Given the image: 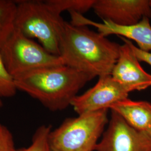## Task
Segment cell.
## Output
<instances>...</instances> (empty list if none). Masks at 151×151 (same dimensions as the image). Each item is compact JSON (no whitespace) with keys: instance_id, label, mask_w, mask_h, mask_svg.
Listing matches in <instances>:
<instances>
[{"instance_id":"obj_1","label":"cell","mask_w":151,"mask_h":151,"mask_svg":"<svg viewBox=\"0 0 151 151\" xmlns=\"http://www.w3.org/2000/svg\"><path fill=\"white\" fill-rule=\"evenodd\" d=\"M120 45L85 25L65 21L60 42L63 65L92 76L110 75L119 57Z\"/></svg>"},{"instance_id":"obj_2","label":"cell","mask_w":151,"mask_h":151,"mask_svg":"<svg viewBox=\"0 0 151 151\" xmlns=\"http://www.w3.org/2000/svg\"><path fill=\"white\" fill-rule=\"evenodd\" d=\"M93 76L62 65L39 68L14 78L17 90L37 99L52 111L70 106L77 93Z\"/></svg>"},{"instance_id":"obj_3","label":"cell","mask_w":151,"mask_h":151,"mask_svg":"<svg viewBox=\"0 0 151 151\" xmlns=\"http://www.w3.org/2000/svg\"><path fill=\"white\" fill-rule=\"evenodd\" d=\"M14 27L27 38H35L49 53L60 56L65 21L46 1H17Z\"/></svg>"},{"instance_id":"obj_4","label":"cell","mask_w":151,"mask_h":151,"mask_svg":"<svg viewBox=\"0 0 151 151\" xmlns=\"http://www.w3.org/2000/svg\"><path fill=\"white\" fill-rule=\"evenodd\" d=\"M108 110L65 119L49 133L51 151H95L109 123Z\"/></svg>"},{"instance_id":"obj_5","label":"cell","mask_w":151,"mask_h":151,"mask_svg":"<svg viewBox=\"0 0 151 151\" xmlns=\"http://www.w3.org/2000/svg\"><path fill=\"white\" fill-rule=\"evenodd\" d=\"M0 54L14 78L39 68L63 65L60 56L49 53L15 28L0 47Z\"/></svg>"},{"instance_id":"obj_6","label":"cell","mask_w":151,"mask_h":151,"mask_svg":"<svg viewBox=\"0 0 151 151\" xmlns=\"http://www.w3.org/2000/svg\"><path fill=\"white\" fill-rule=\"evenodd\" d=\"M95 151H151V139L146 133L133 128L111 110L108 128Z\"/></svg>"},{"instance_id":"obj_7","label":"cell","mask_w":151,"mask_h":151,"mask_svg":"<svg viewBox=\"0 0 151 151\" xmlns=\"http://www.w3.org/2000/svg\"><path fill=\"white\" fill-rule=\"evenodd\" d=\"M128 93L111 76H103L94 86L76 96L70 106L78 115L110 109L114 104L127 99Z\"/></svg>"},{"instance_id":"obj_8","label":"cell","mask_w":151,"mask_h":151,"mask_svg":"<svg viewBox=\"0 0 151 151\" xmlns=\"http://www.w3.org/2000/svg\"><path fill=\"white\" fill-rule=\"evenodd\" d=\"M103 21L121 27L137 24L144 18H151L148 0H95L92 8Z\"/></svg>"},{"instance_id":"obj_9","label":"cell","mask_w":151,"mask_h":151,"mask_svg":"<svg viewBox=\"0 0 151 151\" xmlns=\"http://www.w3.org/2000/svg\"><path fill=\"white\" fill-rule=\"evenodd\" d=\"M120 45L119 57L110 75L129 93L151 86V75L140 65L139 60L124 39Z\"/></svg>"},{"instance_id":"obj_10","label":"cell","mask_w":151,"mask_h":151,"mask_svg":"<svg viewBox=\"0 0 151 151\" xmlns=\"http://www.w3.org/2000/svg\"><path fill=\"white\" fill-rule=\"evenodd\" d=\"M70 14L71 17L70 23L73 25H90L97 28L98 32L106 37L110 35H118L122 38L135 41L138 48L143 51H151V25L148 17H144L135 25L121 27L106 21H103V22H93L75 12Z\"/></svg>"},{"instance_id":"obj_11","label":"cell","mask_w":151,"mask_h":151,"mask_svg":"<svg viewBox=\"0 0 151 151\" xmlns=\"http://www.w3.org/2000/svg\"><path fill=\"white\" fill-rule=\"evenodd\" d=\"M110 109L138 131L146 133L151 128V104L149 102L127 98L114 104Z\"/></svg>"},{"instance_id":"obj_12","label":"cell","mask_w":151,"mask_h":151,"mask_svg":"<svg viewBox=\"0 0 151 151\" xmlns=\"http://www.w3.org/2000/svg\"><path fill=\"white\" fill-rule=\"evenodd\" d=\"M16 2L0 0V47L14 29Z\"/></svg>"},{"instance_id":"obj_13","label":"cell","mask_w":151,"mask_h":151,"mask_svg":"<svg viewBox=\"0 0 151 151\" xmlns=\"http://www.w3.org/2000/svg\"><path fill=\"white\" fill-rule=\"evenodd\" d=\"M46 2L55 11L61 14L62 12H75L82 15L92 8L95 0H48Z\"/></svg>"},{"instance_id":"obj_14","label":"cell","mask_w":151,"mask_h":151,"mask_svg":"<svg viewBox=\"0 0 151 151\" xmlns=\"http://www.w3.org/2000/svg\"><path fill=\"white\" fill-rule=\"evenodd\" d=\"M51 130L50 125L40 126L32 136L31 144L18 151H51L48 142L49 135Z\"/></svg>"},{"instance_id":"obj_15","label":"cell","mask_w":151,"mask_h":151,"mask_svg":"<svg viewBox=\"0 0 151 151\" xmlns=\"http://www.w3.org/2000/svg\"><path fill=\"white\" fill-rule=\"evenodd\" d=\"M14 78L9 73L0 54V97H11L17 92Z\"/></svg>"},{"instance_id":"obj_16","label":"cell","mask_w":151,"mask_h":151,"mask_svg":"<svg viewBox=\"0 0 151 151\" xmlns=\"http://www.w3.org/2000/svg\"><path fill=\"white\" fill-rule=\"evenodd\" d=\"M13 135L9 129L0 122V151H18Z\"/></svg>"},{"instance_id":"obj_17","label":"cell","mask_w":151,"mask_h":151,"mask_svg":"<svg viewBox=\"0 0 151 151\" xmlns=\"http://www.w3.org/2000/svg\"><path fill=\"white\" fill-rule=\"evenodd\" d=\"M122 38V37H121ZM124 40L129 44L130 48L132 49L133 52L135 54L136 57L138 58L139 61L145 62L148 65H151V53L145 52L142 50L138 47H137L134 45V44L132 42H130L129 40L126 39V38H123Z\"/></svg>"},{"instance_id":"obj_18","label":"cell","mask_w":151,"mask_h":151,"mask_svg":"<svg viewBox=\"0 0 151 151\" xmlns=\"http://www.w3.org/2000/svg\"><path fill=\"white\" fill-rule=\"evenodd\" d=\"M146 133L147 134V135L148 136V137L151 139V128L149 130H148V131L146 132Z\"/></svg>"},{"instance_id":"obj_19","label":"cell","mask_w":151,"mask_h":151,"mask_svg":"<svg viewBox=\"0 0 151 151\" xmlns=\"http://www.w3.org/2000/svg\"><path fill=\"white\" fill-rule=\"evenodd\" d=\"M2 105H3V103H2V100H1V97H0V108L2 106Z\"/></svg>"},{"instance_id":"obj_20","label":"cell","mask_w":151,"mask_h":151,"mask_svg":"<svg viewBox=\"0 0 151 151\" xmlns=\"http://www.w3.org/2000/svg\"><path fill=\"white\" fill-rule=\"evenodd\" d=\"M150 5H151V1H150Z\"/></svg>"}]
</instances>
